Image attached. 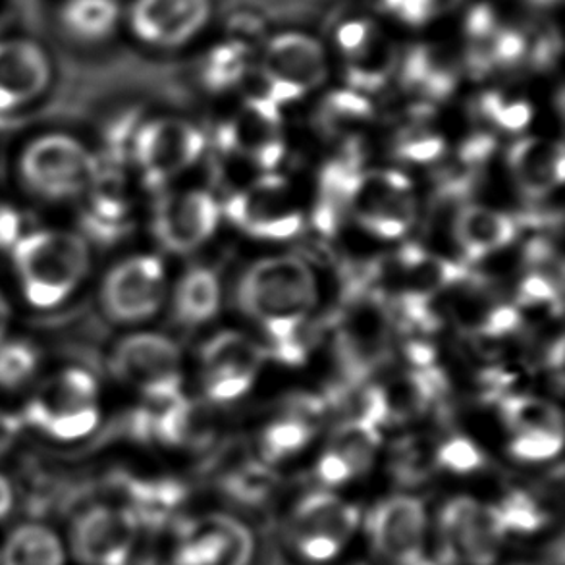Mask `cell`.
I'll return each mask as SVG.
<instances>
[{
    "label": "cell",
    "mask_w": 565,
    "mask_h": 565,
    "mask_svg": "<svg viewBox=\"0 0 565 565\" xmlns=\"http://www.w3.org/2000/svg\"><path fill=\"white\" fill-rule=\"evenodd\" d=\"M8 255L20 296L38 311L66 306L92 273V244L74 230H30Z\"/></svg>",
    "instance_id": "cell-1"
},
{
    "label": "cell",
    "mask_w": 565,
    "mask_h": 565,
    "mask_svg": "<svg viewBox=\"0 0 565 565\" xmlns=\"http://www.w3.org/2000/svg\"><path fill=\"white\" fill-rule=\"evenodd\" d=\"M315 301L313 270L296 257L259 260L237 286V303L244 313L265 327L270 344L284 342L307 322Z\"/></svg>",
    "instance_id": "cell-2"
},
{
    "label": "cell",
    "mask_w": 565,
    "mask_h": 565,
    "mask_svg": "<svg viewBox=\"0 0 565 565\" xmlns=\"http://www.w3.org/2000/svg\"><path fill=\"white\" fill-rule=\"evenodd\" d=\"M100 384L92 371L66 367L45 376L31 390L20 415L23 427L56 444L89 438L103 419Z\"/></svg>",
    "instance_id": "cell-3"
},
{
    "label": "cell",
    "mask_w": 565,
    "mask_h": 565,
    "mask_svg": "<svg viewBox=\"0 0 565 565\" xmlns=\"http://www.w3.org/2000/svg\"><path fill=\"white\" fill-rule=\"evenodd\" d=\"M18 177L31 195L46 203L84 199L100 177V157L66 131L31 138L18 157Z\"/></svg>",
    "instance_id": "cell-4"
},
{
    "label": "cell",
    "mask_w": 565,
    "mask_h": 565,
    "mask_svg": "<svg viewBox=\"0 0 565 565\" xmlns=\"http://www.w3.org/2000/svg\"><path fill=\"white\" fill-rule=\"evenodd\" d=\"M394 319L382 294L352 288L337 327V355L348 384H363L392 350Z\"/></svg>",
    "instance_id": "cell-5"
},
{
    "label": "cell",
    "mask_w": 565,
    "mask_h": 565,
    "mask_svg": "<svg viewBox=\"0 0 565 565\" xmlns=\"http://www.w3.org/2000/svg\"><path fill=\"white\" fill-rule=\"evenodd\" d=\"M182 353L170 338L154 332L124 337L108 358L110 375L146 399L180 396Z\"/></svg>",
    "instance_id": "cell-6"
},
{
    "label": "cell",
    "mask_w": 565,
    "mask_h": 565,
    "mask_svg": "<svg viewBox=\"0 0 565 565\" xmlns=\"http://www.w3.org/2000/svg\"><path fill=\"white\" fill-rule=\"evenodd\" d=\"M205 149L203 134L178 118H157L138 124L130 143L131 164L149 188H161L190 169Z\"/></svg>",
    "instance_id": "cell-7"
},
{
    "label": "cell",
    "mask_w": 565,
    "mask_h": 565,
    "mask_svg": "<svg viewBox=\"0 0 565 565\" xmlns=\"http://www.w3.org/2000/svg\"><path fill=\"white\" fill-rule=\"evenodd\" d=\"M167 291V275L154 255L118 260L100 284V306L108 319L122 324L149 321L159 313Z\"/></svg>",
    "instance_id": "cell-8"
},
{
    "label": "cell",
    "mask_w": 565,
    "mask_h": 565,
    "mask_svg": "<svg viewBox=\"0 0 565 565\" xmlns=\"http://www.w3.org/2000/svg\"><path fill=\"white\" fill-rule=\"evenodd\" d=\"M138 525L124 508L85 505L64 536L70 559L79 565H120L138 544Z\"/></svg>",
    "instance_id": "cell-9"
},
{
    "label": "cell",
    "mask_w": 565,
    "mask_h": 565,
    "mask_svg": "<svg viewBox=\"0 0 565 565\" xmlns=\"http://www.w3.org/2000/svg\"><path fill=\"white\" fill-rule=\"evenodd\" d=\"M358 513L340 498L330 494L307 497L291 513L288 541L299 558L327 562L337 558L352 541Z\"/></svg>",
    "instance_id": "cell-10"
},
{
    "label": "cell",
    "mask_w": 565,
    "mask_h": 565,
    "mask_svg": "<svg viewBox=\"0 0 565 565\" xmlns=\"http://www.w3.org/2000/svg\"><path fill=\"white\" fill-rule=\"evenodd\" d=\"M288 185L282 178L265 174L249 188L237 191L224 205V213L245 234L259 239H288L303 228V216L286 205Z\"/></svg>",
    "instance_id": "cell-11"
},
{
    "label": "cell",
    "mask_w": 565,
    "mask_h": 565,
    "mask_svg": "<svg viewBox=\"0 0 565 565\" xmlns=\"http://www.w3.org/2000/svg\"><path fill=\"white\" fill-rule=\"evenodd\" d=\"M53 62L31 39H0V115H15L45 97Z\"/></svg>",
    "instance_id": "cell-12"
},
{
    "label": "cell",
    "mask_w": 565,
    "mask_h": 565,
    "mask_svg": "<svg viewBox=\"0 0 565 565\" xmlns=\"http://www.w3.org/2000/svg\"><path fill=\"white\" fill-rule=\"evenodd\" d=\"M221 209L206 191H184L162 198L154 206L153 232L167 249L188 253L213 236Z\"/></svg>",
    "instance_id": "cell-13"
},
{
    "label": "cell",
    "mask_w": 565,
    "mask_h": 565,
    "mask_svg": "<svg viewBox=\"0 0 565 565\" xmlns=\"http://www.w3.org/2000/svg\"><path fill=\"white\" fill-rule=\"evenodd\" d=\"M209 14V0H136L130 25L147 45L178 46L205 25Z\"/></svg>",
    "instance_id": "cell-14"
},
{
    "label": "cell",
    "mask_w": 565,
    "mask_h": 565,
    "mask_svg": "<svg viewBox=\"0 0 565 565\" xmlns=\"http://www.w3.org/2000/svg\"><path fill=\"white\" fill-rule=\"evenodd\" d=\"M392 265L397 301H433L471 276L466 265L438 257L419 245L402 247Z\"/></svg>",
    "instance_id": "cell-15"
},
{
    "label": "cell",
    "mask_w": 565,
    "mask_h": 565,
    "mask_svg": "<svg viewBox=\"0 0 565 565\" xmlns=\"http://www.w3.org/2000/svg\"><path fill=\"white\" fill-rule=\"evenodd\" d=\"M79 234L92 244H113L130 228V201L120 170L100 167L97 184L84 198Z\"/></svg>",
    "instance_id": "cell-16"
},
{
    "label": "cell",
    "mask_w": 565,
    "mask_h": 565,
    "mask_svg": "<svg viewBox=\"0 0 565 565\" xmlns=\"http://www.w3.org/2000/svg\"><path fill=\"white\" fill-rule=\"evenodd\" d=\"M263 76L296 85L301 92L313 89L327 77L322 46L301 33H282L268 43Z\"/></svg>",
    "instance_id": "cell-17"
},
{
    "label": "cell",
    "mask_w": 565,
    "mask_h": 565,
    "mask_svg": "<svg viewBox=\"0 0 565 565\" xmlns=\"http://www.w3.org/2000/svg\"><path fill=\"white\" fill-rule=\"evenodd\" d=\"M564 147L551 146L539 138L520 139L508 151L513 178L531 199L543 198L554 185L564 182Z\"/></svg>",
    "instance_id": "cell-18"
},
{
    "label": "cell",
    "mask_w": 565,
    "mask_h": 565,
    "mask_svg": "<svg viewBox=\"0 0 565 565\" xmlns=\"http://www.w3.org/2000/svg\"><path fill=\"white\" fill-rule=\"evenodd\" d=\"M518 236V222L510 214L481 205L459 209L454 221V237L467 259L477 260L512 244Z\"/></svg>",
    "instance_id": "cell-19"
},
{
    "label": "cell",
    "mask_w": 565,
    "mask_h": 565,
    "mask_svg": "<svg viewBox=\"0 0 565 565\" xmlns=\"http://www.w3.org/2000/svg\"><path fill=\"white\" fill-rule=\"evenodd\" d=\"M64 536L43 521H22L0 541V565H68Z\"/></svg>",
    "instance_id": "cell-20"
},
{
    "label": "cell",
    "mask_w": 565,
    "mask_h": 565,
    "mask_svg": "<svg viewBox=\"0 0 565 565\" xmlns=\"http://www.w3.org/2000/svg\"><path fill=\"white\" fill-rule=\"evenodd\" d=\"M425 535V512L412 498H396L379 510L373 527L376 548L390 558L419 551Z\"/></svg>",
    "instance_id": "cell-21"
},
{
    "label": "cell",
    "mask_w": 565,
    "mask_h": 565,
    "mask_svg": "<svg viewBox=\"0 0 565 565\" xmlns=\"http://www.w3.org/2000/svg\"><path fill=\"white\" fill-rule=\"evenodd\" d=\"M443 390V375L438 371L420 369L394 379L381 388L384 420L412 419L427 409Z\"/></svg>",
    "instance_id": "cell-22"
},
{
    "label": "cell",
    "mask_w": 565,
    "mask_h": 565,
    "mask_svg": "<svg viewBox=\"0 0 565 565\" xmlns=\"http://www.w3.org/2000/svg\"><path fill=\"white\" fill-rule=\"evenodd\" d=\"M206 376H253L267 358L259 345L239 332H221L203 345Z\"/></svg>",
    "instance_id": "cell-23"
},
{
    "label": "cell",
    "mask_w": 565,
    "mask_h": 565,
    "mask_svg": "<svg viewBox=\"0 0 565 565\" xmlns=\"http://www.w3.org/2000/svg\"><path fill=\"white\" fill-rule=\"evenodd\" d=\"M120 20L118 0H64L61 23L79 43H100L115 33Z\"/></svg>",
    "instance_id": "cell-24"
},
{
    "label": "cell",
    "mask_w": 565,
    "mask_h": 565,
    "mask_svg": "<svg viewBox=\"0 0 565 565\" xmlns=\"http://www.w3.org/2000/svg\"><path fill=\"white\" fill-rule=\"evenodd\" d=\"M221 306V284L209 268H193L177 291V315L185 324L213 319Z\"/></svg>",
    "instance_id": "cell-25"
},
{
    "label": "cell",
    "mask_w": 565,
    "mask_h": 565,
    "mask_svg": "<svg viewBox=\"0 0 565 565\" xmlns=\"http://www.w3.org/2000/svg\"><path fill=\"white\" fill-rule=\"evenodd\" d=\"M41 361V350L30 338H4L0 342V390L15 392L33 384Z\"/></svg>",
    "instance_id": "cell-26"
},
{
    "label": "cell",
    "mask_w": 565,
    "mask_h": 565,
    "mask_svg": "<svg viewBox=\"0 0 565 565\" xmlns=\"http://www.w3.org/2000/svg\"><path fill=\"white\" fill-rule=\"evenodd\" d=\"M505 423L520 435L554 433L562 435V415L554 405L533 396H510L500 402Z\"/></svg>",
    "instance_id": "cell-27"
},
{
    "label": "cell",
    "mask_w": 565,
    "mask_h": 565,
    "mask_svg": "<svg viewBox=\"0 0 565 565\" xmlns=\"http://www.w3.org/2000/svg\"><path fill=\"white\" fill-rule=\"evenodd\" d=\"M371 118V103L355 92L330 93L321 108V126L332 136L352 134Z\"/></svg>",
    "instance_id": "cell-28"
},
{
    "label": "cell",
    "mask_w": 565,
    "mask_h": 565,
    "mask_svg": "<svg viewBox=\"0 0 565 565\" xmlns=\"http://www.w3.org/2000/svg\"><path fill=\"white\" fill-rule=\"evenodd\" d=\"M379 444H381V435L376 425L350 420L338 430L332 451L340 456L345 466L350 467V471L355 475L371 466Z\"/></svg>",
    "instance_id": "cell-29"
},
{
    "label": "cell",
    "mask_w": 565,
    "mask_h": 565,
    "mask_svg": "<svg viewBox=\"0 0 565 565\" xmlns=\"http://www.w3.org/2000/svg\"><path fill=\"white\" fill-rule=\"evenodd\" d=\"M394 53L390 46L379 45L376 35L360 54H355L348 70V82L360 92H376L386 84L394 70Z\"/></svg>",
    "instance_id": "cell-30"
},
{
    "label": "cell",
    "mask_w": 565,
    "mask_h": 565,
    "mask_svg": "<svg viewBox=\"0 0 565 565\" xmlns=\"http://www.w3.org/2000/svg\"><path fill=\"white\" fill-rule=\"evenodd\" d=\"M245 66H247V46L237 41L226 43V45L216 46L209 56L203 79L209 89L222 92L244 77Z\"/></svg>",
    "instance_id": "cell-31"
},
{
    "label": "cell",
    "mask_w": 565,
    "mask_h": 565,
    "mask_svg": "<svg viewBox=\"0 0 565 565\" xmlns=\"http://www.w3.org/2000/svg\"><path fill=\"white\" fill-rule=\"evenodd\" d=\"M479 113L508 131L523 130L533 118V110L525 100H505L500 93H484L479 99Z\"/></svg>",
    "instance_id": "cell-32"
},
{
    "label": "cell",
    "mask_w": 565,
    "mask_h": 565,
    "mask_svg": "<svg viewBox=\"0 0 565 565\" xmlns=\"http://www.w3.org/2000/svg\"><path fill=\"white\" fill-rule=\"evenodd\" d=\"M311 436H313V427H309L294 417H288V419L270 425L263 436V443H265V450L270 458H282L291 451L303 448Z\"/></svg>",
    "instance_id": "cell-33"
},
{
    "label": "cell",
    "mask_w": 565,
    "mask_h": 565,
    "mask_svg": "<svg viewBox=\"0 0 565 565\" xmlns=\"http://www.w3.org/2000/svg\"><path fill=\"white\" fill-rule=\"evenodd\" d=\"M444 139L433 134H405L396 147L399 159L409 162H433L444 153Z\"/></svg>",
    "instance_id": "cell-34"
},
{
    "label": "cell",
    "mask_w": 565,
    "mask_h": 565,
    "mask_svg": "<svg viewBox=\"0 0 565 565\" xmlns=\"http://www.w3.org/2000/svg\"><path fill=\"white\" fill-rule=\"evenodd\" d=\"M562 448V435L554 433H529L520 435L512 443V454L515 458L539 461L558 454Z\"/></svg>",
    "instance_id": "cell-35"
},
{
    "label": "cell",
    "mask_w": 565,
    "mask_h": 565,
    "mask_svg": "<svg viewBox=\"0 0 565 565\" xmlns=\"http://www.w3.org/2000/svg\"><path fill=\"white\" fill-rule=\"evenodd\" d=\"M562 284L539 273H529L518 290V303L523 307L548 306L556 303Z\"/></svg>",
    "instance_id": "cell-36"
},
{
    "label": "cell",
    "mask_w": 565,
    "mask_h": 565,
    "mask_svg": "<svg viewBox=\"0 0 565 565\" xmlns=\"http://www.w3.org/2000/svg\"><path fill=\"white\" fill-rule=\"evenodd\" d=\"M527 53V41L515 30H498L490 41L494 66H513Z\"/></svg>",
    "instance_id": "cell-37"
},
{
    "label": "cell",
    "mask_w": 565,
    "mask_h": 565,
    "mask_svg": "<svg viewBox=\"0 0 565 565\" xmlns=\"http://www.w3.org/2000/svg\"><path fill=\"white\" fill-rule=\"evenodd\" d=\"M440 463L450 467L454 471H471L482 463V454L473 443L466 438H454L438 450Z\"/></svg>",
    "instance_id": "cell-38"
},
{
    "label": "cell",
    "mask_w": 565,
    "mask_h": 565,
    "mask_svg": "<svg viewBox=\"0 0 565 565\" xmlns=\"http://www.w3.org/2000/svg\"><path fill=\"white\" fill-rule=\"evenodd\" d=\"M521 315L512 306L490 307L487 315L482 317L481 324L477 327V332L482 337L502 338L512 334L513 330L520 329Z\"/></svg>",
    "instance_id": "cell-39"
},
{
    "label": "cell",
    "mask_w": 565,
    "mask_h": 565,
    "mask_svg": "<svg viewBox=\"0 0 565 565\" xmlns=\"http://www.w3.org/2000/svg\"><path fill=\"white\" fill-rule=\"evenodd\" d=\"M25 232L22 211L7 199H0V253L12 252Z\"/></svg>",
    "instance_id": "cell-40"
},
{
    "label": "cell",
    "mask_w": 565,
    "mask_h": 565,
    "mask_svg": "<svg viewBox=\"0 0 565 565\" xmlns=\"http://www.w3.org/2000/svg\"><path fill=\"white\" fill-rule=\"evenodd\" d=\"M375 28L367 20H355L348 22L338 30V45L350 58L360 54L365 46L375 38Z\"/></svg>",
    "instance_id": "cell-41"
},
{
    "label": "cell",
    "mask_w": 565,
    "mask_h": 565,
    "mask_svg": "<svg viewBox=\"0 0 565 565\" xmlns=\"http://www.w3.org/2000/svg\"><path fill=\"white\" fill-rule=\"evenodd\" d=\"M253 376H206V394L213 402H230L252 388Z\"/></svg>",
    "instance_id": "cell-42"
},
{
    "label": "cell",
    "mask_w": 565,
    "mask_h": 565,
    "mask_svg": "<svg viewBox=\"0 0 565 565\" xmlns=\"http://www.w3.org/2000/svg\"><path fill=\"white\" fill-rule=\"evenodd\" d=\"M497 31V14L489 4H477L469 10L466 20V33L469 41H487Z\"/></svg>",
    "instance_id": "cell-43"
},
{
    "label": "cell",
    "mask_w": 565,
    "mask_h": 565,
    "mask_svg": "<svg viewBox=\"0 0 565 565\" xmlns=\"http://www.w3.org/2000/svg\"><path fill=\"white\" fill-rule=\"evenodd\" d=\"M23 420L20 412H12L0 405V459L7 458L22 438Z\"/></svg>",
    "instance_id": "cell-44"
},
{
    "label": "cell",
    "mask_w": 565,
    "mask_h": 565,
    "mask_svg": "<svg viewBox=\"0 0 565 565\" xmlns=\"http://www.w3.org/2000/svg\"><path fill=\"white\" fill-rule=\"evenodd\" d=\"M440 10L436 0H402L397 7L396 15H399L409 25H423Z\"/></svg>",
    "instance_id": "cell-45"
},
{
    "label": "cell",
    "mask_w": 565,
    "mask_h": 565,
    "mask_svg": "<svg viewBox=\"0 0 565 565\" xmlns=\"http://www.w3.org/2000/svg\"><path fill=\"white\" fill-rule=\"evenodd\" d=\"M15 504H18V494L12 479L4 471H0V523L14 513Z\"/></svg>",
    "instance_id": "cell-46"
},
{
    "label": "cell",
    "mask_w": 565,
    "mask_h": 565,
    "mask_svg": "<svg viewBox=\"0 0 565 565\" xmlns=\"http://www.w3.org/2000/svg\"><path fill=\"white\" fill-rule=\"evenodd\" d=\"M12 319H14V309H12V303H10L7 294L0 288V342L10 337Z\"/></svg>",
    "instance_id": "cell-47"
},
{
    "label": "cell",
    "mask_w": 565,
    "mask_h": 565,
    "mask_svg": "<svg viewBox=\"0 0 565 565\" xmlns=\"http://www.w3.org/2000/svg\"><path fill=\"white\" fill-rule=\"evenodd\" d=\"M399 2H402V0H381L382 8L388 10V12H394V14H396Z\"/></svg>",
    "instance_id": "cell-48"
},
{
    "label": "cell",
    "mask_w": 565,
    "mask_h": 565,
    "mask_svg": "<svg viewBox=\"0 0 565 565\" xmlns=\"http://www.w3.org/2000/svg\"><path fill=\"white\" fill-rule=\"evenodd\" d=\"M536 4H551V2H556V0H533Z\"/></svg>",
    "instance_id": "cell-49"
}]
</instances>
